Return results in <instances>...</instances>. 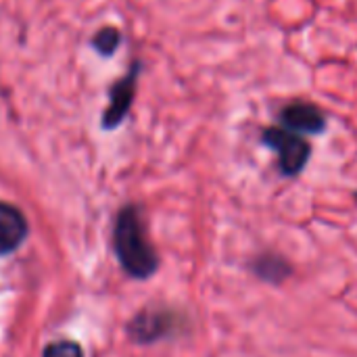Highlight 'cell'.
<instances>
[{"mask_svg":"<svg viewBox=\"0 0 357 357\" xmlns=\"http://www.w3.org/2000/svg\"><path fill=\"white\" fill-rule=\"evenodd\" d=\"M44 357H82V349L75 343L69 341H61V343H52L46 347Z\"/></svg>","mask_w":357,"mask_h":357,"instance_id":"9c48e42d","label":"cell"},{"mask_svg":"<svg viewBox=\"0 0 357 357\" xmlns=\"http://www.w3.org/2000/svg\"><path fill=\"white\" fill-rule=\"evenodd\" d=\"M115 253L121 264V268L132 276V278H149L155 274L159 266V257L149 243L144 222L140 218V211L132 205L119 211L117 222H115Z\"/></svg>","mask_w":357,"mask_h":357,"instance_id":"6da1fadb","label":"cell"},{"mask_svg":"<svg viewBox=\"0 0 357 357\" xmlns=\"http://www.w3.org/2000/svg\"><path fill=\"white\" fill-rule=\"evenodd\" d=\"M278 121H280V128L291 130V132L301 134V136H305V134L316 136V134H322L326 130L324 111L310 100L287 102L278 111Z\"/></svg>","mask_w":357,"mask_h":357,"instance_id":"3957f363","label":"cell"},{"mask_svg":"<svg viewBox=\"0 0 357 357\" xmlns=\"http://www.w3.org/2000/svg\"><path fill=\"white\" fill-rule=\"evenodd\" d=\"M136 75H138V63H134V67L130 69V73L126 77H121L113 88H111V102H109V109L105 111V128H117L132 102H134V92H136Z\"/></svg>","mask_w":357,"mask_h":357,"instance_id":"5b68a950","label":"cell"},{"mask_svg":"<svg viewBox=\"0 0 357 357\" xmlns=\"http://www.w3.org/2000/svg\"><path fill=\"white\" fill-rule=\"evenodd\" d=\"M27 236V222L23 213L6 203H0V255L15 251Z\"/></svg>","mask_w":357,"mask_h":357,"instance_id":"8992f818","label":"cell"},{"mask_svg":"<svg viewBox=\"0 0 357 357\" xmlns=\"http://www.w3.org/2000/svg\"><path fill=\"white\" fill-rule=\"evenodd\" d=\"M119 31L113 29V27H107L102 31H98V36L94 38V48L100 52V54H113L119 46Z\"/></svg>","mask_w":357,"mask_h":357,"instance_id":"ba28073f","label":"cell"},{"mask_svg":"<svg viewBox=\"0 0 357 357\" xmlns=\"http://www.w3.org/2000/svg\"><path fill=\"white\" fill-rule=\"evenodd\" d=\"M178 326H180V322L174 312L149 310L134 318V322L130 324V335L138 343H155L163 337L174 335Z\"/></svg>","mask_w":357,"mask_h":357,"instance_id":"277c9868","label":"cell"},{"mask_svg":"<svg viewBox=\"0 0 357 357\" xmlns=\"http://www.w3.org/2000/svg\"><path fill=\"white\" fill-rule=\"evenodd\" d=\"M251 272H253L259 280H264V282L280 284V282H284V280L291 276L293 268H291V264H289L282 255L264 253V255H259V257L253 259Z\"/></svg>","mask_w":357,"mask_h":357,"instance_id":"52a82bcc","label":"cell"},{"mask_svg":"<svg viewBox=\"0 0 357 357\" xmlns=\"http://www.w3.org/2000/svg\"><path fill=\"white\" fill-rule=\"evenodd\" d=\"M261 142L278 155V169L282 172V176L289 178L299 176L312 157V144L301 134H295L280 126L266 128L261 132Z\"/></svg>","mask_w":357,"mask_h":357,"instance_id":"7a4b0ae2","label":"cell"}]
</instances>
